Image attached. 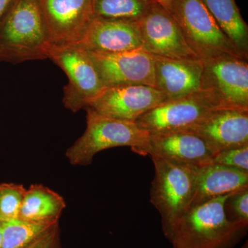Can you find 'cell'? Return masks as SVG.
Masks as SVG:
<instances>
[{"mask_svg": "<svg viewBox=\"0 0 248 248\" xmlns=\"http://www.w3.org/2000/svg\"><path fill=\"white\" fill-rule=\"evenodd\" d=\"M230 195L190 207L165 234L172 248H232L236 246L246 235L248 226L227 218L224 203Z\"/></svg>", "mask_w": 248, "mask_h": 248, "instance_id": "cell-1", "label": "cell"}, {"mask_svg": "<svg viewBox=\"0 0 248 248\" xmlns=\"http://www.w3.org/2000/svg\"><path fill=\"white\" fill-rule=\"evenodd\" d=\"M51 45L40 0H15L0 22V61L48 59Z\"/></svg>", "mask_w": 248, "mask_h": 248, "instance_id": "cell-2", "label": "cell"}, {"mask_svg": "<svg viewBox=\"0 0 248 248\" xmlns=\"http://www.w3.org/2000/svg\"><path fill=\"white\" fill-rule=\"evenodd\" d=\"M87 127L82 136L67 149L66 156L73 166H89L99 152L116 147H130L142 155L150 135L134 122L117 120L86 110Z\"/></svg>", "mask_w": 248, "mask_h": 248, "instance_id": "cell-3", "label": "cell"}, {"mask_svg": "<svg viewBox=\"0 0 248 248\" xmlns=\"http://www.w3.org/2000/svg\"><path fill=\"white\" fill-rule=\"evenodd\" d=\"M155 177L151 202L159 211L164 235L190 208L195 192L197 167L151 156Z\"/></svg>", "mask_w": 248, "mask_h": 248, "instance_id": "cell-4", "label": "cell"}, {"mask_svg": "<svg viewBox=\"0 0 248 248\" xmlns=\"http://www.w3.org/2000/svg\"><path fill=\"white\" fill-rule=\"evenodd\" d=\"M169 12L202 61L232 55L248 60L225 35L202 0H173Z\"/></svg>", "mask_w": 248, "mask_h": 248, "instance_id": "cell-5", "label": "cell"}, {"mask_svg": "<svg viewBox=\"0 0 248 248\" xmlns=\"http://www.w3.org/2000/svg\"><path fill=\"white\" fill-rule=\"evenodd\" d=\"M48 58L60 66L68 78L62 101L72 112L85 108L106 89L87 51L78 46L52 45Z\"/></svg>", "mask_w": 248, "mask_h": 248, "instance_id": "cell-6", "label": "cell"}, {"mask_svg": "<svg viewBox=\"0 0 248 248\" xmlns=\"http://www.w3.org/2000/svg\"><path fill=\"white\" fill-rule=\"evenodd\" d=\"M202 90L219 108L248 110V60L222 55L203 61Z\"/></svg>", "mask_w": 248, "mask_h": 248, "instance_id": "cell-7", "label": "cell"}, {"mask_svg": "<svg viewBox=\"0 0 248 248\" xmlns=\"http://www.w3.org/2000/svg\"><path fill=\"white\" fill-rule=\"evenodd\" d=\"M217 108L211 96L201 90L187 97L166 101L135 122L149 135L187 131Z\"/></svg>", "mask_w": 248, "mask_h": 248, "instance_id": "cell-8", "label": "cell"}, {"mask_svg": "<svg viewBox=\"0 0 248 248\" xmlns=\"http://www.w3.org/2000/svg\"><path fill=\"white\" fill-rule=\"evenodd\" d=\"M167 101L159 89L146 85L107 87L85 109L111 118L134 122Z\"/></svg>", "mask_w": 248, "mask_h": 248, "instance_id": "cell-9", "label": "cell"}, {"mask_svg": "<svg viewBox=\"0 0 248 248\" xmlns=\"http://www.w3.org/2000/svg\"><path fill=\"white\" fill-rule=\"evenodd\" d=\"M142 49L155 56L200 59L184 38L179 24L168 10L155 2L139 21ZM201 60V59H200Z\"/></svg>", "mask_w": 248, "mask_h": 248, "instance_id": "cell-10", "label": "cell"}, {"mask_svg": "<svg viewBox=\"0 0 248 248\" xmlns=\"http://www.w3.org/2000/svg\"><path fill=\"white\" fill-rule=\"evenodd\" d=\"M87 53L106 88L126 85L156 88L154 55L143 49L115 53Z\"/></svg>", "mask_w": 248, "mask_h": 248, "instance_id": "cell-11", "label": "cell"}, {"mask_svg": "<svg viewBox=\"0 0 248 248\" xmlns=\"http://www.w3.org/2000/svg\"><path fill=\"white\" fill-rule=\"evenodd\" d=\"M52 45H75L94 19L93 0H40Z\"/></svg>", "mask_w": 248, "mask_h": 248, "instance_id": "cell-12", "label": "cell"}, {"mask_svg": "<svg viewBox=\"0 0 248 248\" xmlns=\"http://www.w3.org/2000/svg\"><path fill=\"white\" fill-rule=\"evenodd\" d=\"M187 131L196 134L216 152L248 145V110L217 108Z\"/></svg>", "mask_w": 248, "mask_h": 248, "instance_id": "cell-13", "label": "cell"}, {"mask_svg": "<svg viewBox=\"0 0 248 248\" xmlns=\"http://www.w3.org/2000/svg\"><path fill=\"white\" fill-rule=\"evenodd\" d=\"M216 154L205 140L189 131L150 135L142 153L197 168L212 164Z\"/></svg>", "mask_w": 248, "mask_h": 248, "instance_id": "cell-14", "label": "cell"}, {"mask_svg": "<svg viewBox=\"0 0 248 248\" xmlns=\"http://www.w3.org/2000/svg\"><path fill=\"white\" fill-rule=\"evenodd\" d=\"M75 45L93 53H115L142 48L143 42L139 22L94 17Z\"/></svg>", "mask_w": 248, "mask_h": 248, "instance_id": "cell-15", "label": "cell"}, {"mask_svg": "<svg viewBox=\"0 0 248 248\" xmlns=\"http://www.w3.org/2000/svg\"><path fill=\"white\" fill-rule=\"evenodd\" d=\"M155 87L167 101L187 97L202 90L203 63L200 59L155 56Z\"/></svg>", "mask_w": 248, "mask_h": 248, "instance_id": "cell-16", "label": "cell"}, {"mask_svg": "<svg viewBox=\"0 0 248 248\" xmlns=\"http://www.w3.org/2000/svg\"><path fill=\"white\" fill-rule=\"evenodd\" d=\"M248 187V172L212 164L197 168L195 195L192 205L233 193Z\"/></svg>", "mask_w": 248, "mask_h": 248, "instance_id": "cell-17", "label": "cell"}, {"mask_svg": "<svg viewBox=\"0 0 248 248\" xmlns=\"http://www.w3.org/2000/svg\"><path fill=\"white\" fill-rule=\"evenodd\" d=\"M66 206L58 192L42 184H32L26 191L19 218L39 223H56Z\"/></svg>", "mask_w": 248, "mask_h": 248, "instance_id": "cell-18", "label": "cell"}, {"mask_svg": "<svg viewBox=\"0 0 248 248\" xmlns=\"http://www.w3.org/2000/svg\"><path fill=\"white\" fill-rule=\"evenodd\" d=\"M233 45L248 58V27L235 0H202Z\"/></svg>", "mask_w": 248, "mask_h": 248, "instance_id": "cell-19", "label": "cell"}, {"mask_svg": "<svg viewBox=\"0 0 248 248\" xmlns=\"http://www.w3.org/2000/svg\"><path fill=\"white\" fill-rule=\"evenodd\" d=\"M154 0H93L94 17L139 22L151 9Z\"/></svg>", "mask_w": 248, "mask_h": 248, "instance_id": "cell-20", "label": "cell"}, {"mask_svg": "<svg viewBox=\"0 0 248 248\" xmlns=\"http://www.w3.org/2000/svg\"><path fill=\"white\" fill-rule=\"evenodd\" d=\"M1 223V248H24L56 223H39L20 218Z\"/></svg>", "mask_w": 248, "mask_h": 248, "instance_id": "cell-21", "label": "cell"}, {"mask_svg": "<svg viewBox=\"0 0 248 248\" xmlns=\"http://www.w3.org/2000/svg\"><path fill=\"white\" fill-rule=\"evenodd\" d=\"M26 191L22 184H0V222L19 218Z\"/></svg>", "mask_w": 248, "mask_h": 248, "instance_id": "cell-22", "label": "cell"}, {"mask_svg": "<svg viewBox=\"0 0 248 248\" xmlns=\"http://www.w3.org/2000/svg\"><path fill=\"white\" fill-rule=\"evenodd\" d=\"M228 219L243 226H248V187L233 192L224 203Z\"/></svg>", "mask_w": 248, "mask_h": 248, "instance_id": "cell-23", "label": "cell"}, {"mask_svg": "<svg viewBox=\"0 0 248 248\" xmlns=\"http://www.w3.org/2000/svg\"><path fill=\"white\" fill-rule=\"evenodd\" d=\"M213 163L248 172V145L218 152Z\"/></svg>", "mask_w": 248, "mask_h": 248, "instance_id": "cell-24", "label": "cell"}, {"mask_svg": "<svg viewBox=\"0 0 248 248\" xmlns=\"http://www.w3.org/2000/svg\"><path fill=\"white\" fill-rule=\"evenodd\" d=\"M24 248H62L59 222Z\"/></svg>", "mask_w": 248, "mask_h": 248, "instance_id": "cell-25", "label": "cell"}, {"mask_svg": "<svg viewBox=\"0 0 248 248\" xmlns=\"http://www.w3.org/2000/svg\"><path fill=\"white\" fill-rule=\"evenodd\" d=\"M15 0H0V22L11 7Z\"/></svg>", "mask_w": 248, "mask_h": 248, "instance_id": "cell-26", "label": "cell"}, {"mask_svg": "<svg viewBox=\"0 0 248 248\" xmlns=\"http://www.w3.org/2000/svg\"><path fill=\"white\" fill-rule=\"evenodd\" d=\"M154 1L169 11L173 0H154Z\"/></svg>", "mask_w": 248, "mask_h": 248, "instance_id": "cell-27", "label": "cell"}, {"mask_svg": "<svg viewBox=\"0 0 248 248\" xmlns=\"http://www.w3.org/2000/svg\"><path fill=\"white\" fill-rule=\"evenodd\" d=\"M0 248H1V223L0 222Z\"/></svg>", "mask_w": 248, "mask_h": 248, "instance_id": "cell-28", "label": "cell"}, {"mask_svg": "<svg viewBox=\"0 0 248 248\" xmlns=\"http://www.w3.org/2000/svg\"><path fill=\"white\" fill-rule=\"evenodd\" d=\"M242 248H248V242H246V244L244 245V246H243Z\"/></svg>", "mask_w": 248, "mask_h": 248, "instance_id": "cell-29", "label": "cell"}]
</instances>
